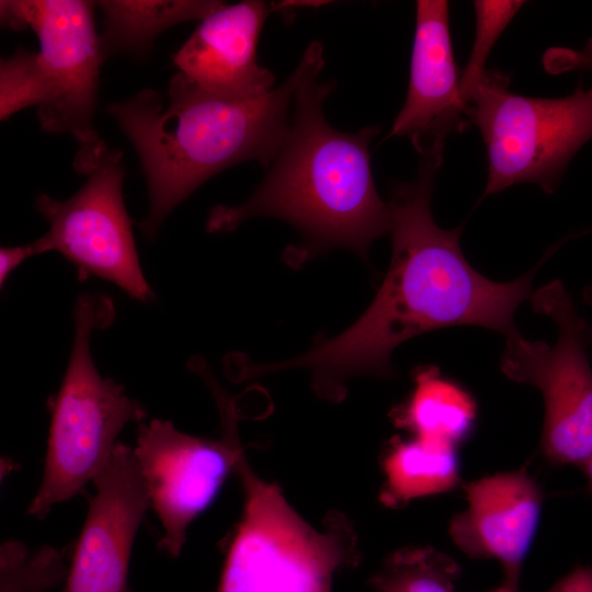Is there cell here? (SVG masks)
<instances>
[{
  "label": "cell",
  "instance_id": "1",
  "mask_svg": "<svg viewBox=\"0 0 592 592\" xmlns=\"http://www.w3.org/2000/svg\"><path fill=\"white\" fill-rule=\"evenodd\" d=\"M441 162L442 155L422 157L417 178L392 187L391 261L367 310L349 329L304 355L253 364L254 377L305 368L320 397L340 400L343 383L352 376H392L394 350L421 333L454 326L483 327L504 337L516 330L514 315L531 299L542 262L511 282H494L477 272L460 249L463 226L446 230L432 217L431 196Z\"/></svg>",
  "mask_w": 592,
  "mask_h": 592
},
{
  "label": "cell",
  "instance_id": "2",
  "mask_svg": "<svg viewBox=\"0 0 592 592\" xmlns=\"http://www.w3.org/2000/svg\"><path fill=\"white\" fill-rule=\"evenodd\" d=\"M322 58V44L311 42L292 75L257 98L214 94L179 71L167 100L145 89L109 104L106 112L135 147L146 178L143 234L153 239L174 207L221 170L250 160L269 167L288 135L295 92Z\"/></svg>",
  "mask_w": 592,
  "mask_h": 592
},
{
  "label": "cell",
  "instance_id": "3",
  "mask_svg": "<svg viewBox=\"0 0 592 592\" xmlns=\"http://www.w3.org/2000/svg\"><path fill=\"white\" fill-rule=\"evenodd\" d=\"M325 59L299 83L289 132L269 171L242 204L215 206L209 232L232 231L252 217H275L301 235L291 260L303 261L334 247L365 257L369 244L389 232V204L378 195L371 169L369 145L378 126L356 133L332 127L323 104L333 83L319 82Z\"/></svg>",
  "mask_w": 592,
  "mask_h": 592
},
{
  "label": "cell",
  "instance_id": "4",
  "mask_svg": "<svg viewBox=\"0 0 592 592\" xmlns=\"http://www.w3.org/2000/svg\"><path fill=\"white\" fill-rule=\"evenodd\" d=\"M243 511L229 544L216 592H331L334 574L360 563L348 517L331 512L323 532L310 526L273 482L240 455L235 469Z\"/></svg>",
  "mask_w": 592,
  "mask_h": 592
},
{
  "label": "cell",
  "instance_id": "5",
  "mask_svg": "<svg viewBox=\"0 0 592 592\" xmlns=\"http://www.w3.org/2000/svg\"><path fill=\"white\" fill-rule=\"evenodd\" d=\"M73 317L70 358L50 401L44 474L27 508V513L37 519L93 481L111 457L123 428L146 417L122 385L99 374L90 353L93 330L107 327L115 317L112 300L103 295H80Z\"/></svg>",
  "mask_w": 592,
  "mask_h": 592
},
{
  "label": "cell",
  "instance_id": "6",
  "mask_svg": "<svg viewBox=\"0 0 592 592\" xmlns=\"http://www.w3.org/2000/svg\"><path fill=\"white\" fill-rule=\"evenodd\" d=\"M467 103L488 153L483 196L519 183L551 193L592 138V86L565 98H530L510 91L508 76L488 70Z\"/></svg>",
  "mask_w": 592,
  "mask_h": 592
},
{
  "label": "cell",
  "instance_id": "7",
  "mask_svg": "<svg viewBox=\"0 0 592 592\" xmlns=\"http://www.w3.org/2000/svg\"><path fill=\"white\" fill-rule=\"evenodd\" d=\"M533 309L557 326L554 345L505 335L500 369L509 379L537 388L544 400L540 447L554 464L581 467L592 456V368L587 325L560 281L536 289Z\"/></svg>",
  "mask_w": 592,
  "mask_h": 592
},
{
  "label": "cell",
  "instance_id": "8",
  "mask_svg": "<svg viewBox=\"0 0 592 592\" xmlns=\"http://www.w3.org/2000/svg\"><path fill=\"white\" fill-rule=\"evenodd\" d=\"M95 2L86 0H1L2 25L32 29L46 101L37 107L47 133H69L79 145L78 173L89 174L110 149L93 124L100 67L104 59L94 25Z\"/></svg>",
  "mask_w": 592,
  "mask_h": 592
},
{
  "label": "cell",
  "instance_id": "9",
  "mask_svg": "<svg viewBox=\"0 0 592 592\" xmlns=\"http://www.w3.org/2000/svg\"><path fill=\"white\" fill-rule=\"evenodd\" d=\"M123 178L122 151L110 149L68 200L41 194L35 206L49 230L33 243L36 254L59 252L77 269L80 281L103 278L132 298L148 301L153 293L139 264L123 200Z\"/></svg>",
  "mask_w": 592,
  "mask_h": 592
},
{
  "label": "cell",
  "instance_id": "10",
  "mask_svg": "<svg viewBox=\"0 0 592 592\" xmlns=\"http://www.w3.org/2000/svg\"><path fill=\"white\" fill-rule=\"evenodd\" d=\"M210 385L225 426L220 440L185 434L160 419L140 424L137 433L134 453L164 531L158 546L172 558L180 555L189 525L213 502L242 454L235 403Z\"/></svg>",
  "mask_w": 592,
  "mask_h": 592
},
{
  "label": "cell",
  "instance_id": "11",
  "mask_svg": "<svg viewBox=\"0 0 592 592\" xmlns=\"http://www.w3.org/2000/svg\"><path fill=\"white\" fill-rule=\"evenodd\" d=\"M65 592H128L132 546L150 505L134 449L118 442L93 480Z\"/></svg>",
  "mask_w": 592,
  "mask_h": 592
},
{
  "label": "cell",
  "instance_id": "12",
  "mask_svg": "<svg viewBox=\"0 0 592 592\" xmlns=\"http://www.w3.org/2000/svg\"><path fill=\"white\" fill-rule=\"evenodd\" d=\"M406 101L390 136L407 137L422 156L442 155L445 139L473 124L454 60L448 2L419 0Z\"/></svg>",
  "mask_w": 592,
  "mask_h": 592
},
{
  "label": "cell",
  "instance_id": "13",
  "mask_svg": "<svg viewBox=\"0 0 592 592\" xmlns=\"http://www.w3.org/2000/svg\"><path fill=\"white\" fill-rule=\"evenodd\" d=\"M465 499L448 525L453 544L470 558L497 561L503 582L519 587L542 514L539 485L525 468L496 473L467 483Z\"/></svg>",
  "mask_w": 592,
  "mask_h": 592
},
{
  "label": "cell",
  "instance_id": "14",
  "mask_svg": "<svg viewBox=\"0 0 592 592\" xmlns=\"http://www.w3.org/2000/svg\"><path fill=\"white\" fill-rule=\"evenodd\" d=\"M270 2L223 3L204 18L173 57L179 71L202 89L231 99L273 90V73L257 60Z\"/></svg>",
  "mask_w": 592,
  "mask_h": 592
},
{
  "label": "cell",
  "instance_id": "15",
  "mask_svg": "<svg viewBox=\"0 0 592 592\" xmlns=\"http://www.w3.org/2000/svg\"><path fill=\"white\" fill-rule=\"evenodd\" d=\"M413 380L408 400L395 411L396 424L413 437L457 447L476 420L473 396L435 366L418 368Z\"/></svg>",
  "mask_w": 592,
  "mask_h": 592
},
{
  "label": "cell",
  "instance_id": "16",
  "mask_svg": "<svg viewBox=\"0 0 592 592\" xmlns=\"http://www.w3.org/2000/svg\"><path fill=\"white\" fill-rule=\"evenodd\" d=\"M380 499L389 506L451 491L460 481L457 447L413 437L399 441L384 459Z\"/></svg>",
  "mask_w": 592,
  "mask_h": 592
},
{
  "label": "cell",
  "instance_id": "17",
  "mask_svg": "<svg viewBox=\"0 0 592 592\" xmlns=\"http://www.w3.org/2000/svg\"><path fill=\"white\" fill-rule=\"evenodd\" d=\"M95 3L104 16L100 46L105 58L118 52L144 53L166 29L192 20L202 21L224 2L102 0Z\"/></svg>",
  "mask_w": 592,
  "mask_h": 592
},
{
  "label": "cell",
  "instance_id": "18",
  "mask_svg": "<svg viewBox=\"0 0 592 592\" xmlns=\"http://www.w3.org/2000/svg\"><path fill=\"white\" fill-rule=\"evenodd\" d=\"M459 565L431 546L405 547L383 561L368 582L376 592H455Z\"/></svg>",
  "mask_w": 592,
  "mask_h": 592
},
{
  "label": "cell",
  "instance_id": "19",
  "mask_svg": "<svg viewBox=\"0 0 592 592\" xmlns=\"http://www.w3.org/2000/svg\"><path fill=\"white\" fill-rule=\"evenodd\" d=\"M67 573L60 553L52 546L31 550L19 540L1 545L0 592H50Z\"/></svg>",
  "mask_w": 592,
  "mask_h": 592
},
{
  "label": "cell",
  "instance_id": "20",
  "mask_svg": "<svg viewBox=\"0 0 592 592\" xmlns=\"http://www.w3.org/2000/svg\"><path fill=\"white\" fill-rule=\"evenodd\" d=\"M523 4V1H474L476 13L475 39L469 59L459 80L460 90L466 102L470 92L488 71L485 66L493 45Z\"/></svg>",
  "mask_w": 592,
  "mask_h": 592
},
{
  "label": "cell",
  "instance_id": "21",
  "mask_svg": "<svg viewBox=\"0 0 592 592\" xmlns=\"http://www.w3.org/2000/svg\"><path fill=\"white\" fill-rule=\"evenodd\" d=\"M46 101V88L41 73L37 53L19 48L0 65V118L30 105L42 106Z\"/></svg>",
  "mask_w": 592,
  "mask_h": 592
},
{
  "label": "cell",
  "instance_id": "22",
  "mask_svg": "<svg viewBox=\"0 0 592 592\" xmlns=\"http://www.w3.org/2000/svg\"><path fill=\"white\" fill-rule=\"evenodd\" d=\"M545 69L558 75L573 70L592 71V38L581 49L551 47L543 57Z\"/></svg>",
  "mask_w": 592,
  "mask_h": 592
},
{
  "label": "cell",
  "instance_id": "23",
  "mask_svg": "<svg viewBox=\"0 0 592 592\" xmlns=\"http://www.w3.org/2000/svg\"><path fill=\"white\" fill-rule=\"evenodd\" d=\"M547 592H592V566L576 567Z\"/></svg>",
  "mask_w": 592,
  "mask_h": 592
},
{
  "label": "cell",
  "instance_id": "24",
  "mask_svg": "<svg viewBox=\"0 0 592 592\" xmlns=\"http://www.w3.org/2000/svg\"><path fill=\"white\" fill-rule=\"evenodd\" d=\"M36 255L33 242L19 247H4L0 250V284H5L10 274L27 258Z\"/></svg>",
  "mask_w": 592,
  "mask_h": 592
},
{
  "label": "cell",
  "instance_id": "25",
  "mask_svg": "<svg viewBox=\"0 0 592 592\" xmlns=\"http://www.w3.org/2000/svg\"><path fill=\"white\" fill-rule=\"evenodd\" d=\"M580 468L587 479L589 491L592 493V456Z\"/></svg>",
  "mask_w": 592,
  "mask_h": 592
},
{
  "label": "cell",
  "instance_id": "26",
  "mask_svg": "<svg viewBox=\"0 0 592 592\" xmlns=\"http://www.w3.org/2000/svg\"><path fill=\"white\" fill-rule=\"evenodd\" d=\"M488 592H519V587H515V585L503 582L498 588H496V589H493L491 591H488Z\"/></svg>",
  "mask_w": 592,
  "mask_h": 592
},
{
  "label": "cell",
  "instance_id": "27",
  "mask_svg": "<svg viewBox=\"0 0 592 592\" xmlns=\"http://www.w3.org/2000/svg\"><path fill=\"white\" fill-rule=\"evenodd\" d=\"M588 343H592V329H587Z\"/></svg>",
  "mask_w": 592,
  "mask_h": 592
}]
</instances>
